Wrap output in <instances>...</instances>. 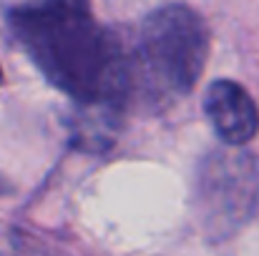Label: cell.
I'll use <instances>...</instances> for the list:
<instances>
[{"instance_id":"1","label":"cell","mask_w":259,"mask_h":256,"mask_svg":"<svg viewBox=\"0 0 259 256\" xmlns=\"http://www.w3.org/2000/svg\"><path fill=\"white\" fill-rule=\"evenodd\" d=\"M10 30L40 73L88 108H118L131 90V61L91 0H30L10 10Z\"/></svg>"},{"instance_id":"2","label":"cell","mask_w":259,"mask_h":256,"mask_svg":"<svg viewBox=\"0 0 259 256\" xmlns=\"http://www.w3.org/2000/svg\"><path fill=\"white\" fill-rule=\"evenodd\" d=\"M141 68L171 93H189L209 58V28L186 5H164L141 25Z\"/></svg>"},{"instance_id":"5","label":"cell","mask_w":259,"mask_h":256,"mask_svg":"<svg viewBox=\"0 0 259 256\" xmlns=\"http://www.w3.org/2000/svg\"><path fill=\"white\" fill-rule=\"evenodd\" d=\"M3 188H5V186H3V181H0V193H3Z\"/></svg>"},{"instance_id":"3","label":"cell","mask_w":259,"mask_h":256,"mask_svg":"<svg viewBox=\"0 0 259 256\" xmlns=\"http://www.w3.org/2000/svg\"><path fill=\"white\" fill-rule=\"evenodd\" d=\"M199 196L214 231H232L234 226L247 221L257 196V176L249 153H211L201 171Z\"/></svg>"},{"instance_id":"4","label":"cell","mask_w":259,"mask_h":256,"mask_svg":"<svg viewBox=\"0 0 259 256\" xmlns=\"http://www.w3.org/2000/svg\"><path fill=\"white\" fill-rule=\"evenodd\" d=\"M204 111L229 146L249 143L259 131V108L247 88L234 81H214L204 95Z\"/></svg>"},{"instance_id":"6","label":"cell","mask_w":259,"mask_h":256,"mask_svg":"<svg viewBox=\"0 0 259 256\" xmlns=\"http://www.w3.org/2000/svg\"><path fill=\"white\" fill-rule=\"evenodd\" d=\"M0 81H3V71H0Z\"/></svg>"}]
</instances>
